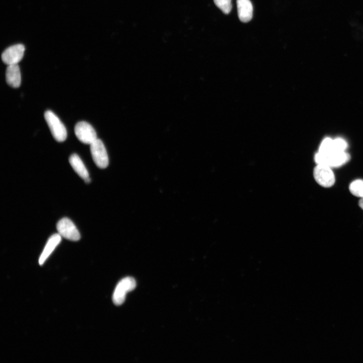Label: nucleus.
I'll return each instance as SVG.
<instances>
[{
  "mask_svg": "<svg viewBox=\"0 0 363 363\" xmlns=\"http://www.w3.org/2000/svg\"><path fill=\"white\" fill-rule=\"evenodd\" d=\"M349 190L353 195L363 198V180L358 179L353 181L349 186Z\"/></svg>",
  "mask_w": 363,
  "mask_h": 363,
  "instance_id": "obj_14",
  "label": "nucleus"
},
{
  "mask_svg": "<svg viewBox=\"0 0 363 363\" xmlns=\"http://www.w3.org/2000/svg\"><path fill=\"white\" fill-rule=\"evenodd\" d=\"M359 207L363 210V198H361L359 203Z\"/></svg>",
  "mask_w": 363,
  "mask_h": 363,
  "instance_id": "obj_17",
  "label": "nucleus"
},
{
  "mask_svg": "<svg viewBox=\"0 0 363 363\" xmlns=\"http://www.w3.org/2000/svg\"><path fill=\"white\" fill-rule=\"evenodd\" d=\"M238 14L242 22L247 23L253 17V7L250 0H237Z\"/></svg>",
  "mask_w": 363,
  "mask_h": 363,
  "instance_id": "obj_9",
  "label": "nucleus"
},
{
  "mask_svg": "<svg viewBox=\"0 0 363 363\" xmlns=\"http://www.w3.org/2000/svg\"><path fill=\"white\" fill-rule=\"evenodd\" d=\"M314 178L317 183L325 188L332 187L335 183L336 178L332 168L324 165H317L313 172Z\"/></svg>",
  "mask_w": 363,
  "mask_h": 363,
  "instance_id": "obj_4",
  "label": "nucleus"
},
{
  "mask_svg": "<svg viewBox=\"0 0 363 363\" xmlns=\"http://www.w3.org/2000/svg\"><path fill=\"white\" fill-rule=\"evenodd\" d=\"M318 152L325 153L338 152L335 149L334 139L326 137L323 139L319 145Z\"/></svg>",
  "mask_w": 363,
  "mask_h": 363,
  "instance_id": "obj_13",
  "label": "nucleus"
},
{
  "mask_svg": "<svg viewBox=\"0 0 363 363\" xmlns=\"http://www.w3.org/2000/svg\"><path fill=\"white\" fill-rule=\"evenodd\" d=\"M62 237L59 234L52 235L48 240L41 255L39 258V264L42 265L49 257L57 246L60 243Z\"/></svg>",
  "mask_w": 363,
  "mask_h": 363,
  "instance_id": "obj_10",
  "label": "nucleus"
},
{
  "mask_svg": "<svg viewBox=\"0 0 363 363\" xmlns=\"http://www.w3.org/2000/svg\"><path fill=\"white\" fill-rule=\"evenodd\" d=\"M58 234L67 240L77 241L80 239V235L74 224L68 218H63L57 225Z\"/></svg>",
  "mask_w": 363,
  "mask_h": 363,
  "instance_id": "obj_7",
  "label": "nucleus"
},
{
  "mask_svg": "<svg viewBox=\"0 0 363 363\" xmlns=\"http://www.w3.org/2000/svg\"><path fill=\"white\" fill-rule=\"evenodd\" d=\"M90 145L91 154L96 165L101 169L106 168L109 165V157L102 141L97 139Z\"/></svg>",
  "mask_w": 363,
  "mask_h": 363,
  "instance_id": "obj_5",
  "label": "nucleus"
},
{
  "mask_svg": "<svg viewBox=\"0 0 363 363\" xmlns=\"http://www.w3.org/2000/svg\"><path fill=\"white\" fill-rule=\"evenodd\" d=\"M25 47L22 44H18L9 47L2 54L3 62L8 66L18 64L22 59Z\"/></svg>",
  "mask_w": 363,
  "mask_h": 363,
  "instance_id": "obj_8",
  "label": "nucleus"
},
{
  "mask_svg": "<svg viewBox=\"0 0 363 363\" xmlns=\"http://www.w3.org/2000/svg\"><path fill=\"white\" fill-rule=\"evenodd\" d=\"M7 84L13 88H18L21 82V73L17 64L9 65L6 72Z\"/></svg>",
  "mask_w": 363,
  "mask_h": 363,
  "instance_id": "obj_11",
  "label": "nucleus"
},
{
  "mask_svg": "<svg viewBox=\"0 0 363 363\" xmlns=\"http://www.w3.org/2000/svg\"><path fill=\"white\" fill-rule=\"evenodd\" d=\"M69 163L75 172L85 180L89 177V173L83 161L76 154H72L69 158Z\"/></svg>",
  "mask_w": 363,
  "mask_h": 363,
  "instance_id": "obj_12",
  "label": "nucleus"
},
{
  "mask_svg": "<svg viewBox=\"0 0 363 363\" xmlns=\"http://www.w3.org/2000/svg\"><path fill=\"white\" fill-rule=\"evenodd\" d=\"M75 134L78 140L85 144L91 145L97 138L94 128L86 122H80L75 127Z\"/></svg>",
  "mask_w": 363,
  "mask_h": 363,
  "instance_id": "obj_6",
  "label": "nucleus"
},
{
  "mask_svg": "<svg viewBox=\"0 0 363 363\" xmlns=\"http://www.w3.org/2000/svg\"><path fill=\"white\" fill-rule=\"evenodd\" d=\"M217 6L226 14H229L232 8V0H214Z\"/></svg>",
  "mask_w": 363,
  "mask_h": 363,
  "instance_id": "obj_15",
  "label": "nucleus"
},
{
  "mask_svg": "<svg viewBox=\"0 0 363 363\" xmlns=\"http://www.w3.org/2000/svg\"><path fill=\"white\" fill-rule=\"evenodd\" d=\"M351 158L347 151L321 153L317 152L314 159L317 165H324L332 168H339L346 164Z\"/></svg>",
  "mask_w": 363,
  "mask_h": 363,
  "instance_id": "obj_1",
  "label": "nucleus"
},
{
  "mask_svg": "<svg viewBox=\"0 0 363 363\" xmlns=\"http://www.w3.org/2000/svg\"><path fill=\"white\" fill-rule=\"evenodd\" d=\"M136 286L135 280L131 277H127L121 280L117 285L113 296L114 303L120 306L124 303L126 294L134 290Z\"/></svg>",
  "mask_w": 363,
  "mask_h": 363,
  "instance_id": "obj_3",
  "label": "nucleus"
},
{
  "mask_svg": "<svg viewBox=\"0 0 363 363\" xmlns=\"http://www.w3.org/2000/svg\"><path fill=\"white\" fill-rule=\"evenodd\" d=\"M335 149L336 151H347L348 147L347 141L342 137H337L334 139Z\"/></svg>",
  "mask_w": 363,
  "mask_h": 363,
  "instance_id": "obj_16",
  "label": "nucleus"
},
{
  "mask_svg": "<svg viewBox=\"0 0 363 363\" xmlns=\"http://www.w3.org/2000/svg\"><path fill=\"white\" fill-rule=\"evenodd\" d=\"M45 119L55 140L60 142L64 141L67 132L59 118L53 112L47 111L45 113Z\"/></svg>",
  "mask_w": 363,
  "mask_h": 363,
  "instance_id": "obj_2",
  "label": "nucleus"
}]
</instances>
